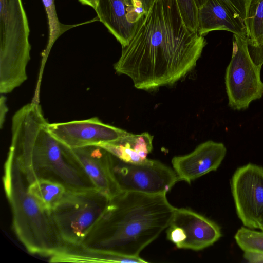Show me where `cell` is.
Returning a JSON list of instances; mask_svg holds the SVG:
<instances>
[{
    "mask_svg": "<svg viewBox=\"0 0 263 263\" xmlns=\"http://www.w3.org/2000/svg\"><path fill=\"white\" fill-rule=\"evenodd\" d=\"M230 187L237 215L243 225L258 229L263 220V167L250 163L237 168Z\"/></svg>",
    "mask_w": 263,
    "mask_h": 263,
    "instance_id": "9c48e42d",
    "label": "cell"
},
{
    "mask_svg": "<svg viewBox=\"0 0 263 263\" xmlns=\"http://www.w3.org/2000/svg\"><path fill=\"white\" fill-rule=\"evenodd\" d=\"M48 129L55 139L69 148L112 142L128 134L124 129L103 123L97 117L48 123Z\"/></svg>",
    "mask_w": 263,
    "mask_h": 263,
    "instance_id": "8fae6325",
    "label": "cell"
},
{
    "mask_svg": "<svg viewBox=\"0 0 263 263\" xmlns=\"http://www.w3.org/2000/svg\"><path fill=\"white\" fill-rule=\"evenodd\" d=\"M110 199L96 189L67 190L50 212L65 244L81 245L100 220Z\"/></svg>",
    "mask_w": 263,
    "mask_h": 263,
    "instance_id": "8992f818",
    "label": "cell"
},
{
    "mask_svg": "<svg viewBox=\"0 0 263 263\" xmlns=\"http://www.w3.org/2000/svg\"><path fill=\"white\" fill-rule=\"evenodd\" d=\"M234 239L243 252L263 254V231L242 227L236 232Z\"/></svg>",
    "mask_w": 263,
    "mask_h": 263,
    "instance_id": "44dd1931",
    "label": "cell"
},
{
    "mask_svg": "<svg viewBox=\"0 0 263 263\" xmlns=\"http://www.w3.org/2000/svg\"><path fill=\"white\" fill-rule=\"evenodd\" d=\"M227 153L225 145L209 140L198 145L186 155L175 156L172 160L173 168L178 180L189 184L220 165Z\"/></svg>",
    "mask_w": 263,
    "mask_h": 263,
    "instance_id": "5bb4252c",
    "label": "cell"
},
{
    "mask_svg": "<svg viewBox=\"0 0 263 263\" xmlns=\"http://www.w3.org/2000/svg\"><path fill=\"white\" fill-rule=\"evenodd\" d=\"M178 8L185 26L197 32L198 8L195 0H176Z\"/></svg>",
    "mask_w": 263,
    "mask_h": 263,
    "instance_id": "7402d4cb",
    "label": "cell"
},
{
    "mask_svg": "<svg viewBox=\"0 0 263 263\" xmlns=\"http://www.w3.org/2000/svg\"><path fill=\"white\" fill-rule=\"evenodd\" d=\"M8 111L6 98L1 95L0 98V126L2 128L5 120L6 115Z\"/></svg>",
    "mask_w": 263,
    "mask_h": 263,
    "instance_id": "484cf974",
    "label": "cell"
},
{
    "mask_svg": "<svg viewBox=\"0 0 263 263\" xmlns=\"http://www.w3.org/2000/svg\"><path fill=\"white\" fill-rule=\"evenodd\" d=\"M199 8L206 0H195ZM233 12L239 16L245 23L248 16L250 4L252 0H220Z\"/></svg>",
    "mask_w": 263,
    "mask_h": 263,
    "instance_id": "603a6c76",
    "label": "cell"
},
{
    "mask_svg": "<svg viewBox=\"0 0 263 263\" xmlns=\"http://www.w3.org/2000/svg\"><path fill=\"white\" fill-rule=\"evenodd\" d=\"M83 5L91 7L95 10L97 8V0H79Z\"/></svg>",
    "mask_w": 263,
    "mask_h": 263,
    "instance_id": "83f0119b",
    "label": "cell"
},
{
    "mask_svg": "<svg viewBox=\"0 0 263 263\" xmlns=\"http://www.w3.org/2000/svg\"><path fill=\"white\" fill-rule=\"evenodd\" d=\"M27 190L49 212L59 204L68 190L61 183L47 179L33 182L27 185Z\"/></svg>",
    "mask_w": 263,
    "mask_h": 263,
    "instance_id": "ac0fdd59",
    "label": "cell"
},
{
    "mask_svg": "<svg viewBox=\"0 0 263 263\" xmlns=\"http://www.w3.org/2000/svg\"><path fill=\"white\" fill-rule=\"evenodd\" d=\"M258 229L263 231V220L260 223Z\"/></svg>",
    "mask_w": 263,
    "mask_h": 263,
    "instance_id": "f1b7e54d",
    "label": "cell"
},
{
    "mask_svg": "<svg viewBox=\"0 0 263 263\" xmlns=\"http://www.w3.org/2000/svg\"><path fill=\"white\" fill-rule=\"evenodd\" d=\"M30 29L22 0H0V92L6 94L27 79Z\"/></svg>",
    "mask_w": 263,
    "mask_h": 263,
    "instance_id": "5b68a950",
    "label": "cell"
},
{
    "mask_svg": "<svg viewBox=\"0 0 263 263\" xmlns=\"http://www.w3.org/2000/svg\"><path fill=\"white\" fill-rule=\"evenodd\" d=\"M153 136L147 132L128 134L116 141L100 146L120 160L137 163L146 160L153 149Z\"/></svg>",
    "mask_w": 263,
    "mask_h": 263,
    "instance_id": "e0dca14e",
    "label": "cell"
},
{
    "mask_svg": "<svg viewBox=\"0 0 263 263\" xmlns=\"http://www.w3.org/2000/svg\"><path fill=\"white\" fill-rule=\"evenodd\" d=\"M249 51L255 64L261 68L263 65V40L259 46L256 47L249 48Z\"/></svg>",
    "mask_w": 263,
    "mask_h": 263,
    "instance_id": "cb8c5ba5",
    "label": "cell"
},
{
    "mask_svg": "<svg viewBox=\"0 0 263 263\" xmlns=\"http://www.w3.org/2000/svg\"><path fill=\"white\" fill-rule=\"evenodd\" d=\"M232 43V58L225 74L228 104L234 110H244L263 96L261 68L250 56L247 35L233 34Z\"/></svg>",
    "mask_w": 263,
    "mask_h": 263,
    "instance_id": "52a82bcc",
    "label": "cell"
},
{
    "mask_svg": "<svg viewBox=\"0 0 263 263\" xmlns=\"http://www.w3.org/2000/svg\"><path fill=\"white\" fill-rule=\"evenodd\" d=\"M45 9L49 26V38L45 49L42 53V67L39 81L42 77L43 69L51 49L56 40L67 30L74 26L65 25L59 20L55 10L54 0H42Z\"/></svg>",
    "mask_w": 263,
    "mask_h": 263,
    "instance_id": "ffe728a7",
    "label": "cell"
},
{
    "mask_svg": "<svg viewBox=\"0 0 263 263\" xmlns=\"http://www.w3.org/2000/svg\"><path fill=\"white\" fill-rule=\"evenodd\" d=\"M176 208L166 194L120 192L82 245L137 257L168 227Z\"/></svg>",
    "mask_w": 263,
    "mask_h": 263,
    "instance_id": "7a4b0ae2",
    "label": "cell"
},
{
    "mask_svg": "<svg viewBox=\"0 0 263 263\" xmlns=\"http://www.w3.org/2000/svg\"><path fill=\"white\" fill-rule=\"evenodd\" d=\"M95 11L122 47L128 44L145 15L142 8L136 7L134 0H97Z\"/></svg>",
    "mask_w": 263,
    "mask_h": 263,
    "instance_id": "4fadbf2b",
    "label": "cell"
},
{
    "mask_svg": "<svg viewBox=\"0 0 263 263\" xmlns=\"http://www.w3.org/2000/svg\"><path fill=\"white\" fill-rule=\"evenodd\" d=\"M48 123L39 103L33 101L23 106L12 117L9 151L27 185L47 179L61 183L68 190L95 188L69 157L65 146L50 133Z\"/></svg>",
    "mask_w": 263,
    "mask_h": 263,
    "instance_id": "3957f363",
    "label": "cell"
},
{
    "mask_svg": "<svg viewBox=\"0 0 263 263\" xmlns=\"http://www.w3.org/2000/svg\"><path fill=\"white\" fill-rule=\"evenodd\" d=\"M111 168L120 192L164 195L179 181L173 168L155 160L128 163L112 155Z\"/></svg>",
    "mask_w": 263,
    "mask_h": 263,
    "instance_id": "ba28073f",
    "label": "cell"
},
{
    "mask_svg": "<svg viewBox=\"0 0 263 263\" xmlns=\"http://www.w3.org/2000/svg\"><path fill=\"white\" fill-rule=\"evenodd\" d=\"M244 259L250 263H263V254L253 252H243Z\"/></svg>",
    "mask_w": 263,
    "mask_h": 263,
    "instance_id": "d4e9b609",
    "label": "cell"
},
{
    "mask_svg": "<svg viewBox=\"0 0 263 263\" xmlns=\"http://www.w3.org/2000/svg\"><path fill=\"white\" fill-rule=\"evenodd\" d=\"M49 259V261L53 262H147L140 257L127 256L86 247L82 245L66 244L62 251Z\"/></svg>",
    "mask_w": 263,
    "mask_h": 263,
    "instance_id": "2e32d148",
    "label": "cell"
},
{
    "mask_svg": "<svg viewBox=\"0 0 263 263\" xmlns=\"http://www.w3.org/2000/svg\"><path fill=\"white\" fill-rule=\"evenodd\" d=\"M206 44L204 36L185 26L176 0H154L114 69L138 89L173 85L195 67Z\"/></svg>",
    "mask_w": 263,
    "mask_h": 263,
    "instance_id": "6da1fadb",
    "label": "cell"
},
{
    "mask_svg": "<svg viewBox=\"0 0 263 263\" xmlns=\"http://www.w3.org/2000/svg\"><path fill=\"white\" fill-rule=\"evenodd\" d=\"M216 30L247 35L242 19L220 0H206L198 8V33L203 36Z\"/></svg>",
    "mask_w": 263,
    "mask_h": 263,
    "instance_id": "9a60e30c",
    "label": "cell"
},
{
    "mask_svg": "<svg viewBox=\"0 0 263 263\" xmlns=\"http://www.w3.org/2000/svg\"><path fill=\"white\" fill-rule=\"evenodd\" d=\"M136 7L143 8L146 14L149 10L154 0H134Z\"/></svg>",
    "mask_w": 263,
    "mask_h": 263,
    "instance_id": "4316f807",
    "label": "cell"
},
{
    "mask_svg": "<svg viewBox=\"0 0 263 263\" xmlns=\"http://www.w3.org/2000/svg\"><path fill=\"white\" fill-rule=\"evenodd\" d=\"M13 155L9 152L4 165L3 183L12 215L13 231L27 251L49 258L65 246L52 219L27 190Z\"/></svg>",
    "mask_w": 263,
    "mask_h": 263,
    "instance_id": "277c9868",
    "label": "cell"
},
{
    "mask_svg": "<svg viewBox=\"0 0 263 263\" xmlns=\"http://www.w3.org/2000/svg\"><path fill=\"white\" fill-rule=\"evenodd\" d=\"M248 48L259 46L263 40V0H252L245 23Z\"/></svg>",
    "mask_w": 263,
    "mask_h": 263,
    "instance_id": "d6986e66",
    "label": "cell"
},
{
    "mask_svg": "<svg viewBox=\"0 0 263 263\" xmlns=\"http://www.w3.org/2000/svg\"><path fill=\"white\" fill-rule=\"evenodd\" d=\"M64 146L71 159L98 191L110 199L120 192L113 176L110 153L98 145L76 148Z\"/></svg>",
    "mask_w": 263,
    "mask_h": 263,
    "instance_id": "7c38bea8",
    "label": "cell"
},
{
    "mask_svg": "<svg viewBox=\"0 0 263 263\" xmlns=\"http://www.w3.org/2000/svg\"><path fill=\"white\" fill-rule=\"evenodd\" d=\"M167 238L179 249L202 250L222 236L213 221L187 208H176L166 232Z\"/></svg>",
    "mask_w": 263,
    "mask_h": 263,
    "instance_id": "30bf717a",
    "label": "cell"
}]
</instances>
